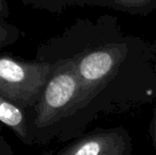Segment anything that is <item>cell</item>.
Listing matches in <instances>:
<instances>
[{
	"mask_svg": "<svg viewBox=\"0 0 156 155\" xmlns=\"http://www.w3.org/2000/svg\"><path fill=\"white\" fill-rule=\"evenodd\" d=\"M53 63V71L34 106L32 119H28L32 145L50 139L61 122L78 112L81 85L76 63L71 58Z\"/></svg>",
	"mask_w": 156,
	"mask_h": 155,
	"instance_id": "obj_1",
	"label": "cell"
},
{
	"mask_svg": "<svg viewBox=\"0 0 156 155\" xmlns=\"http://www.w3.org/2000/svg\"><path fill=\"white\" fill-rule=\"evenodd\" d=\"M49 61L0 56V96L19 108L34 107L53 71Z\"/></svg>",
	"mask_w": 156,
	"mask_h": 155,
	"instance_id": "obj_2",
	"label": "cell"
},
{
	"mask_svg": "<svg viewBox=\"0 0 156 155\" xmlns=\"http://www.w3.org/2000/svg\"><path fill=\"white\" fill-rule=\"evenodd\" d=\"M125 53L124 46L112 45L96 48L71 58L76 63L81 85L78 111L89 103L101 87L113 77Z\"/></svg>",
	"mask_w": 156,
	"mask_h": 155,
	"instance_id": "obj_3",
	"label": "cell"
},
{
	"mask_svg": "<svg viewBox=\"0 0 156 155\" xmlns=\"http://www.w3.org/2000/svg\"><path fill=\"white\" fill-rule=\"evenodd\" d=\"M49 155H131L127 135L121 129L88 134Z\"/></svg>",
	"mask_w": 156,
	"mask_h": 155,
	"instance_id": "obj_4",
	"label": "cell"
},
{
	"mask_svg": "<svg viewBox=\"0 0 156 155\" xmlns=\"http://www.w3.org/2000/svg\"><path fill=\"white\" fill-rule=\"evenodd\" d=\"M0 122L10 128L23 143L32 145L28 118L23 110L9 102L2 96H0Z\"/></svg>",
	"mask_w": 156,
	"mask_h": 155,
	"instance_id": "obj_5",
	"label": "cell"
},
{
	"mask_svg": "<svg viewBox=\"0 0 156 155\" xmlns=\"http://www.w3.org/2000/svg\"><path fill=\"white\" fill-rule=\"evenodd\" d=\"M119 8L129 11H147L155 8L156 0H109Z\"/></svg>",
	"mask_w": 156,
	"mask_h": 155,
	"instance_id": "obj_6",
	"label": "cell"
},
{
	"mask_svg": "<svg viewBox=\"0 0 156 155\" xmlns=\"http://www.w3.org/2000/svg\"><path fill=\"white\" fill-rule=\"evenodd\" d=\"M19 31L15 26L3 23L0 21V49L8 45H12L17 41Z\"/></svg>",
	"mask_w": 156,
	"mask_h": 155,
	"instance_id": "obj_7",
	"label": "cell"
},
{
	"mask_svg": "<svg viewBox=\"0 0 156 155\" xmlns=\"http://www.w3.org/2000/svg\"><path fill=\"white\" fill-rule=\"evenodd\" d=\"M0 155H14L12 148L1 135H0Z\"/></svg>",
	"mask_w": 156,
	"mask_h": 155,
	"instance_id": "obj_8",
	"label": "cell"
},
{
	"mask_svg": "<svg viewBox=\"0 0 156 155\" xmlns=\"http://www.w3.org/2000/svg\"><path fill=\"white\" fill-rule=\"evenodd\" d=\"M0 15L6 17L9 15V5L5 0H0Z\"/></svg>",
	"mask_w": 156,
	"mask_h": 155,
	"instance_id": "obj_9",
	"label": "cell"
},
{
	"mask_svg": "<svg viewBox=\"0 0 156 155\" xmlns=\"http://www.w3.org/2000/svg\"><path fill=\"white\" fill-rule=\"evenodd\" d=\"M76 1H80V2H85V3H96L99 0H76Z\"/></svg>",
	"mask_w": 156,
	"mask_h": 155,
	"instance_id": "obj_10",
	"label": "cell"
},
{
	"mask_svg": "<svg viewBox=\"0 0 156 155\" xmlns=\"http://www.w3.org/2000/svg\"><path fill=\"white\" fill-rule=\"evenodd\" d=\"M155 141H156V111H155Z\"/></svg>",
	"mask_w": 156,
	"mask_h": 155,
	"instance_id": "obj_11",
	"label": "cell"
}]
</instances>
